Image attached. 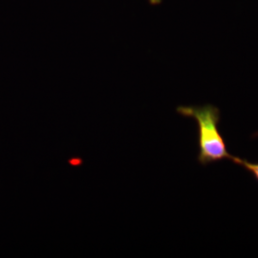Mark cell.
<instances>
[{"label": "cell", "mask_w": 258, "mask_h": 258, "mask_svg": "<svg viewBox=\"0 0 258 258\" xmlns=\"http://www.w3.org/2000/svg\"><path fill=\"white\" fill-rule=\"evenodd\" d=\"M176 112L184 118L196 121L198 129L197 146L199 152L197 161L201 166H207L223 160H231L233 155L228 151L226 141L219 130L221 112L212 104L180 105Z\"/></svg>", "instance_id": "obj_1"}, {"label": "cell", "mask_w": 258, "mask_h": 258, "mask_svg": "<svg viewBox=\"0 0 258 258\" xmlns=\"http://www.w3.org/2000/svg\"><path fill=\"white\" fill-rule=\"evenodd\" d=\"M148 2H149L151 5L156 6V5H159V4L162 3V0H148Z\"/></svg>", "instance_id": "obj_3"}, {"label": "cell", "mask_w": 258, "mask_h": 258, "mask_svg": "<svg viewBox=\"0 0 258 258\" xmlns=\"http://www.w3.org/2000/svg\"><path fill=\"white\" fill-rule=\"evenodd\" d=\"M231 161L235 165H238V166L244 167L248 172L253 176V178L255 179V181L258 183V163H251L246 159H241L239 157L235 156H232Z\"/></svg>", "instance_id": "obj_2"}]
</instances>
